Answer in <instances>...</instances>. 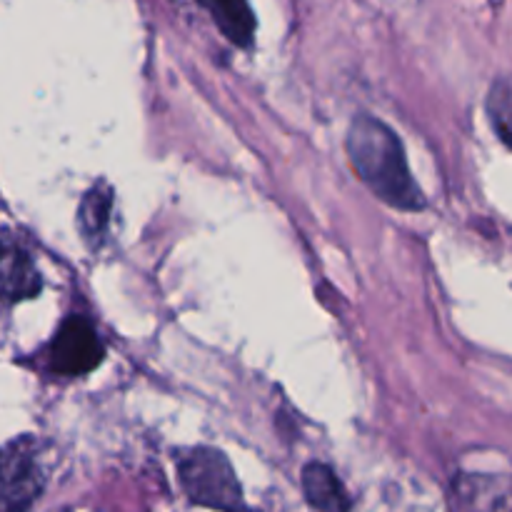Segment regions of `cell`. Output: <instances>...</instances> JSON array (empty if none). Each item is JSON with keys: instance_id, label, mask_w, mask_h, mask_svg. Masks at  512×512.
I'll use <instances>...</instances> for the list:
<instances>
[{"instance_id": "5", "label": "cell", "mask_w": 512, "mask_h": 512, "mask_svg": "<svg viewBox=\"0 0 512 512\" xmlns=\"http://www.w3.org/2000/svg\"><path fill=\"white\" fill-rule=\"evenodd\" d=\"M43 288L33 258L23 248L0 240V300L18 303L35 298Z\"/></svg>"}, {"instance_id": "2", "label": "cell", "mask_w": 512, "mask_h": 512, "mask_svg": "<svg viewBox=\"0 0 512 512\" xmlns=\"http://www.w3.org/2000/svg\"><path fill=\"white\" fill-rule=\"evenodd\" d=\"M178 478L185 495L195 505L223 512H238L243 508L240 483L230 468L228 458L215 448H193L180 453Z\"/></svg>"}, {"instance_id": "3", "label": "cell", "mask_w": 512, "mask_h": 512, "mask_svg": "<svg viewBox=\"0 0 512 512\" xmlns=\"http://www.w3.org/2000/svg\"><path fill=\"white\" fill-rule=\"evenodd\" d=\"M48 468L33 438L0 448V512H25L43 493Z\"/></svg>"}, {"instance_id": "9", "label": "cell", "mask_w": 512, "mask_h": 512, "mask_svg": "<svg viewBox=\"0 0 512 512\" xmlns=\"http://www.w3.org/2000/svg\"><path fill=\"white\" fill-rule=\"evenodd\" d=\"M490 115H493V123L498 128L500 138L512 145V98L508 93H500L495 88L493 98H490Z\"/></svg>"}, {"instance_id": "4", "label": "cell", "mask_w": 512, "mask_h": 512, "mask_svg": "<svg viewBox=\"0 0 512 512\" xmlns=\"http://www.w3.org/2000/svg\"><path fill=\"white\" fill-rule=\"evenodd\" d=\"M103 340L90 320L73 315L60 325L48 350L50 370L58 375H85L103 360Z\"/></svg>"}, {"instance_id": "1", "label": "cell", "mask_w": 512, "mask_h": 512, "mask_svg": "<svg viewBox=\"0 0 512 512\" xmlns=\"http://www.w3.org/2000/svg\"><path fill=\"white\" fill-rule=\"evenodd\" d=\"M345 148L355 173L383 203L408 213L425 208L423 190L410 175L403 143L388 125L360 115L350 125Z\"/></svg>"}, {"instance_id": "7", "label": "cell", "mask_w": 512, "mask_h": 512, "mask_svg": "<svg viewBox=\"0 0 512 512\" xmlns=\"http://www.w3.org/2000/svg\"><path fill=\"white\" fill-rule=\"evenodd\" d=\"M198 3L213 15L225 38L233 40L235 45H243V48L253 43L255 18L248 0H198Z\"/></svg>"}, {"instance_id": "8", "label": "cell", "mask_w": 512, "mask_h": 512, "mask_svg": "<svg viewBox=\"0 0 512 512\" xmlns=\"http://www.w3.org/2000/svg\"><path fill=\"white\" fill-rule=\"evenodd\" d=\"M110 210H113V193L105 185H95L93 190H88L80 203V228L83 235L90 240H100L108 230Z\"/></svg>"}, {"instance_id": "6", "label": "cell", "mask_w": 512, "mask_h": 512, "mask_svg": "<svg viewBox=\"0 0 512 512\" xmlns=\"http://www.w3.org/2000/svg\"><path fill=\"white\" fill-rule=\"evenodd\" d=\"M303 493L318 512H350L348 490L328 465L310 463L303 470Z\"/></svg>"}]
</instances>
